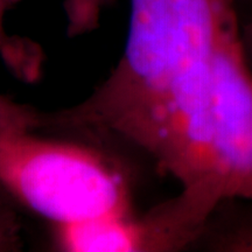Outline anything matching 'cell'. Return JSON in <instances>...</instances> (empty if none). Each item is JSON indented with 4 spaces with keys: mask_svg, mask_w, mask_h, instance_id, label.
Returning a JSON list of instances; mask_svg holds the SVG:
<instances>
[{
    "mask_svg": "<svg viewBox=\"0 0 252 252\" xmlns=\"http://www.w3.org/2000/svg\"><path fill=\"white\" fill-rule=\"evenodd\" d=\"M0 186L54 225L133 212L130 185L112 160L32 132L0 135Z\"/></svg>",
    "mask_w": 252,
    "mask_h": 252,
    "instance_id": "6da1fadb",
    "label": "cell"
},
{
    "mask_svg": "<svg viewBox=\"0 0 252 252\" xmlns=\"http://www.w3.org/2000/svg\"><path fill=\"white\" fill-rule=\"evenodd\" d=\"M220 198L200 188L149 212L100 216L56 224L54 247L64 252H176L193 248Z\"/></svg>",
    "mask_w": 252,
    "mask_h": 252,
    "instance_id": "7a4b0ae2",
    "label": "cell"
},
{
    "mask_svg": "<svg viewBox=\"0 0 252 252\" xmlns=\"http://www.w3.org/2000/svg\"><path fill=\"white\" fill-rule=\"evenodd\" d=\"M213 156L223 197L252 201V69L238 26L212 59Z\"/></svg>",
    "mask_w": 252,
    "mask_h": 252,
    "instance_id": "3957f363",
    "label": "cell"
},
{
    "mask_svg": "<svg viewBox=\"0 0 252 252\" xmlns=\"http://www.w3.org/2000/svg\"><path fill=\"white\" fill-rule=\"evenodd\" d=\"M249 206L217 204L193 248L215 252H252V201Z\"/></svg>",
    "mask_w": 252,
    "mask_h": 252,
    "instance_id": "277c9868",
    "label": "cell"
},
{
    "mask_svg": "<svg viewBox=\"0 0 252 252\" xmlns=\"http://www.w3.org/2000/svg\"><path fill=\"white\" fill-rule=\"evenodd\" d=\"M14 2L17 0H0V58L15 77L30 83L40 78L45 55L36 42L6 32L5 13Z\"/></svg>",
    "mask_w": 252,
    "mask_h": 252,
    "instance_id": "5b68a950",
    "label": "cell"
},
{
    "mask_svg": "<svg viewBox=\"0 0 252 252\" xmlns=\"http://www.w3.org/2000/svg\"><path fill=\"white\" fill-rule=\"evenodd\" d=\"M115 0H64L67 35L77 37L96 31L100 15Z\"/></svg>",
    "mask_w": 252,
    "mask_h": 252,
    "instance_id": "8992f818",
    "label": "cell"
},
{
    "mask_svg": "<svg viewBox=\"0 0 252 252\" xmlns=\"http://www.w3.org/2000/svg\"><path fill=\"white\" fill-rule=\"evenodd\" d=\"M40 126H43L42 115L0 94V135L33 132Z\"/></svg>",
    "mask_w": 252,
    "mask_h": 252,
    "instance_id": "52a82bcc",
    "label": "cell"
},
{
    "mask_svg": "<svg viewBox=\"0 0 252 252\" xmlns=\"http://www.w3.org/2000/svg\"><path fill=\"white\" fill-rule=\"evenodd\" d=\"M23 248L21 224L11 209L0 206V252H15Z\"/></svg>",
    "mask_w": 252,
    "mask_h": 252,
    "instance_id": "ba28073f",
    "label": "cell"
},
{
    "mask_svg": "<svg viewBox=\"0 0 252 252\" xmlns=\"http://www.w3.org/2000/svg\"><path fill=\"white\" fill-rule=\"evenodd\" d=\"M241 35H242V42H243L245 55H247L248 62L252 69V21L248 25L247 27H245L244 33H242Z\"/></svg>",
    "mask_w": 252,
    "mask_h": 252,
    "instance_id": "9c48e42d",
    "label": "cell"
}]
</instances>
